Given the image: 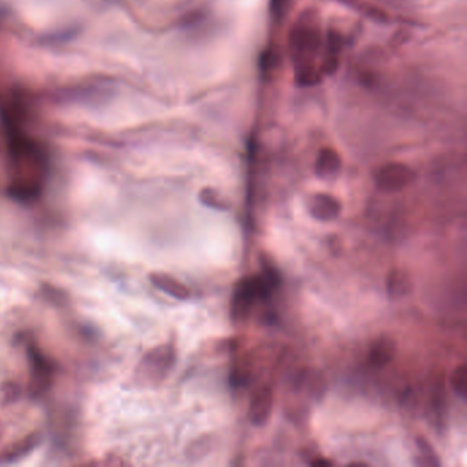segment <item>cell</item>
Listing matches in <instances>:
<instances>
[{
	"mask_svg": "<svg viewBox=\"0 0 467 467\" xmlns=\"http://www.w3.org/2000/svg\"><path fill=\"white\" fill-rule=\"evenodd\" d=\"M325 40L320 24L313 14L301 15L289 32V52L296 68V81L303 87L316 85L320 80L316 65Z\"/></svg>",
	"mask_w": 467,
	"mask_h": 467,
	"instance_id": "obj_2",
	"label": "cell"
},
{
	"mask_svg": "<svg viewBox=\"0 0 467 467\" xmlns=\"http://www.w3.org/2000/svg\"><path fill=\"white\" fill-rule=\"evenodd\" d=\"M387 295L392 300H400L413 292V277L409 271L392 269L387 277Z\"/></svg>",
	"mask_w": 467,
	"mask_h": 467,
	"instance_id": "obj_12",
	"label": "cell"
},
{
	"mask_svg": "<svg viewBox=\"0 0 467 467\" xmlns=\"http://www.w3.org/2000/svg\"><path fill=\"white\" fill-rule=\"evenodd\" d=\"M342 165V158L336 149L322 148L316 159L314 173L320 180H330L340 173Z\"/></svg>",
	"mask_w": 467,
	"mask_h": 467,
	"instance_id": "obj_11",
	"label": "cell"
},
{
	"mask_svg": "<svg viewBox=\"0 0 467 467\" xmlns=\"http://www.w3.org/2000/svg\"><path fill=\"white\" fill-rule=\"evenodd\" d=\"M416 180V172L400 162H391L374 173V184L377 189L387 194L400 192L409 185H411Z\"/></svg>",
	"mask_w": 467,
	"mask_h": 467,
	"instance_id": "obj_6",
	"label": "cell"
},
{
	"mask_svg": "<svg viewBox=\"0 0 467 467\" xmlns=\"http://www.w3.org/2000/svg\"><path fill=\"white\" fill-rule=\"evenodd\" d=\"M417 448H418L419 456L422 459L421 465H425V466H440L442 465L432 444L429 443L425 437H417Z\"/></svg>",
	"mask_w": 467,
	"mask_h": 467,
	"instance_id": "obj_16",
	"label": "cell"
},
{
	"mask_svg": "<svg viewBox=\"0 0 467 467\" xmlns=\"http://www.w3.org/2000/svg\"><path fill=\"white\" fill-rule=\"evenodd\" d=\"M175 365V349L170 344L158 345L143 355L135 370V381L140 387L162 384Z\"/></svg>",
	"mask_w": 467,
	"mask_h": 467,
	"instance_id": "obj_3",
	"label": "cell"
},
{
	"mask_svg": "<svg viewBox=\"0 0 467 467\" xmlns=\"http://www.w3.org/2000/svg\"><path fill=\"white\" fill-rule=\"evenodd\" d=\"M25 347L30 368L29 392L32 396L37 397L49 390L56 366L35 342L27 340L25 342Z\"/></svg>",
	"mask_w": 467,
	"mask_h": 467,
	"instance_id": "obj_5",
	"label": "cell"
},
{
	"mask_svg": "<svg viewBox=\"0 0 467 467\" xmlns=\"http://www.w3.org/2000/svg\"><path fill=\"white\" fill-rule=\"evenodd\" d=\"M273 391L269 385L259 387L251 397L248 407V418L254 426H263L271 416Z\"/></svg>",
	"mask_w": 467,
	"mask_h": 467,
	"instance_id": "obj_8",
	"label": "cell"
},
{
	"mask_svg": "<svg viewBox=\"0 0 467 467\" xmlns=\"http://www.w3.org/2000/svg\"><path fill=\"white\" fill-rule=\"evenodd\" d=\"M310 465H311V466H332L333 462H332V461H328V459H325V458H317V459L311 461Z\"/></svg>",
	"mask_w": 467,
	"mask_h": 467,
	"instance_id": "obj_19",
	"label": "cell"
},
{
	"mask_svg": "<svg viewBox=\"0 0 467 467\" xmlns=\"http://www.w3.org/2000/svg\"><path fill=\"white\" fill-rule=\"evenodd\" d=\"M307 208L314 220L330 222L340 217L343 207L337 197L329 194H316L309 199Z\"/></svg>",
	"mask_w": 467,
	"mask_h": 467,
	"instance_id": "obj_7",
	"label": "cell"
},
{
	"mask_svg": "<svg viewBox=\"0 0 467 467\" xmlns=\"http://www.w3.org/2000/svg\"><path fill=\"white\" fill-rule=\"evenodd\" d=\"M271 285L261 274L249 275L240 280L235 287L232 299V318L235 320H246L252 307L258 300H266L271 292Z\"/></svg>",
	"mask_w": 467,
	"mask_h": 467,
	"instance_id": "obj_4",
	"label": "cell"
},
{
	"mask_svg": "<svg viewBox=\"0 0 467 467\" xmlns=\"http://www.w3.org/2000/svg\"><path fill=\"white\" fill-rule=\"evenodd\" d=\"M6 123L8 125L10 161L8 195L20 201H32L43 191L47 175V156L13 120L7 118Z\"/></svg>",
	"mask_w": 467,
	"mask_h": 467,
	"instance_id": "obj_1",
	"label": "cell"
},
{
	"mask_svg": "<svg viewBox=\"0 0 467 467\" xmlns=\"http://www.w3.org/2000/svg\"><path fill=\"white\" fill-rule=\"evenodd\" d=\"M149 281L155 288H158L159 291L172 296L177 300H188L191 297L189 288L184 282H181L180 280H177L175 277H173L168 273H161V271L151 273Z\"/></svg>",
	"mask_w": 467,
	"mask_h": 467,
	"instance_id": "obj_10",
	"label": "cell"
},
{
	"mask_svg": "<svg viewBox=\"0 0 467 467\" xmlns=\"http://www.w3.org/2000/svg\"><path fill=\"white\" fill-rule=\"evenodd\" d=\"M449 384L452 391L459 396L462 400H466L467 397V369L466 365H459L456 366L451 377H449Z\"/></svg>",
	"mask_w": 467,
	"mask_h": 467,
	"instance_id": "obj_15",
	"label": "cell"
},
{
	"mask_svg": "<svg viewBox=\"0 0 467 467\" xmlns=\"http://www.w3.org/2000/svg\"><path fill=\"white\" fill-rule=\"evenodd\" d=\"M289 1L291 0H271L273 14L278 18H284L289 8Z\"/></svg>",
	"mask_w": 467,
	"mask_h": 467,
	"instance_id": "obj_18",
	"label": "cell"
},
{
	"mask_svg": "<svg viewBox=\"0 0 467 467\" xmlns=\"http://www.w3.org/2000/svg\"><path fill=\"white\" fill-rule=\"evenodd\" d=\"M199 200L203 206L213 208V210H218V211H226L230 208L229 201L226 200V197H222L221 192H218L214 188H203L199 192Z\"/></svg>",
	"mask_w": 467,
	"mask_h": 467,
	"instance_id": "obj_14",
	"label": "cell"
},
{
	"mask_svg": "<svg viewBox=\"0 0 467 467\" xmlns=\"http://www.w3.org/2000/svg\"><path fill=\"white\" fill-rule=\"evenodd\" d=\"M397 354V343L394 337L382 335L371 342L368 352V359L373 368L384 369L391 365Z\"/></svg>",
	"mask_w": 467,
	"mask_h": 467,
	"instance_id": "obj_9",
	"label": "cell"
},
{
	"mask_svg": "<svg viewBox=\"0 0 467 467\" xmlns=\"http://www.w3.org/2000/svg\"><path fill=\"white\" fill-rule=\"evenodd\" d=\"M23 394L21 387L14 381H7L0 387V400L3 404L15 401Z\"/></svg>",
	"mask_w": 467,
	"mask_h": 467,
	"instance_id": "obj_17",
	"label": "cell"
},
{
	"mask_svg": "<svg viewBox=\"0 0 467 467\" xmlns=\"http://www.w3.org/2000/svg\"><path fill=\"white\" fill-rule=\"evenodd\" d=\"M40 440L42 437L39 433H30L24 439H20L18 442L10 444L7 448H4L0 452V465L13 463L24 458L25 455L30 454L40 444Z\"/></svg>",
	"mask_w": 467,
	"mask_h": 467,
	"instance_id": "obj_13",
	"label": "cell"
}]
</instances>
